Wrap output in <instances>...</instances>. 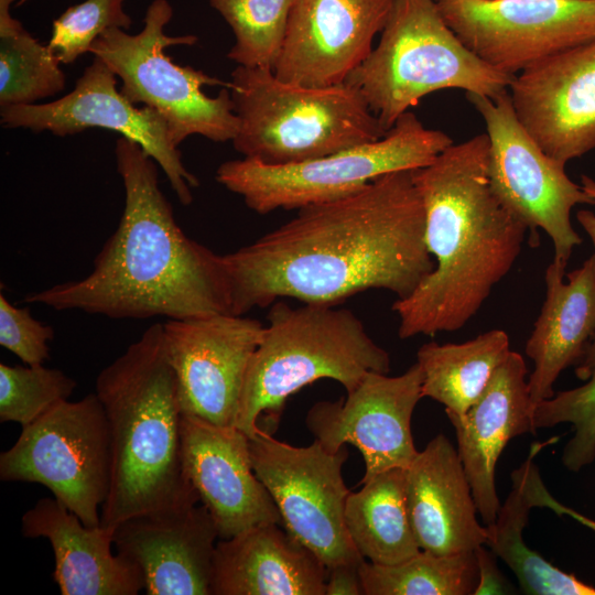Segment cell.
Wrapping results in <instances>:
<instances>
[{"instance_id": "1", "label": "cell", "mask_w": 595, "mask_h": 595, "mask_svg": "<svg viewBox=\"0 0 595 595\" xmlns=\"http://www.w3.org/2000/svg\"><path fill=\"white\" fill-rule=\"evenodd\" d=\"M412 171L387 173L353 194L304 206L223 255L230 314L286 298L335 306L371 289L408 298L435 268Z\"/></svg>"}, {"instance_id": "2", "label": "cell", "mask_w": 595, "mask_h": 595, "mask_svg": "<svg viewBox=\"0 0 595 595\" xmlns=\"http://www.w3.org/2000/svg\"><path fill=\"white\" fill-rule=\"evenodd\" d=\"M115 153L125 208L91 271L28 294L23 302L110 318L230 314L223 255L180 228L159 187L158 163L125 137L117 139Z\"/></svg>"}, {"instance_id": "3", "label": "cell", "mask_w": 595, "mask_h": 595, "mask_svg": "<svg viewBox=\"0 0 595 595\" xmlns=\"http://www.w3.org/2000/svg\"><path fill=\"white\" fill-rule=\"evenodd\" d=\"M488 160L489 139L482 133L412 171L435 268L392 304L402 339L463 327L520 255L529 229L491 191Z\"/></svg>"}, {"instance_id": "4", "label": "cell", "mask_w": 595, "mask_h": 595, "mask_svg": "<svg viewBox=\"0 0 595 595\" xmlns=\"http://www.w3.org/2000/svg\"><path fill=\"white\" fill-rule=\"evenodd\" d=\"M107 418L111 480L100 526L199 502L183 464L177 383L163 324L148 327L96 379Z\"/></svg>"}, {"instance_id": "5", "label": "cell", "mask_w": 595, "mask_h": 595, "mask_svg": "<svg viewBox=\"0 0 595 595\" xmlns=\"http://www.w3.org/2000/svg\"><path fill=\"white\" fill-rule=\"evenodd\" d=\"M259 346L246 370L235 426L248 437L273 434L286 400L318 379L353 391L369 372L388 374L390 357L349 310L283 299L270 305Z\"/></svg>"}, {"instance_id": "6", "label": "cell", "mask_w": 595, "mask_h": 595, "mask_svg": "<svg viewBox=\"0 0 595 595\" xmlns=\"http://www.w3.org/2000/svg\"><path fill=\"white\" fill-rule=\"evenodd\" d=\"M230 83L239 119L234 148L268 165L323 158L388 132L360 90L347 82L305 87L282 82L269 69L238 65Z\"/></svg>"}, {"instance_id": "7", "label": "cell", "mask_w": 595, "mask_h": 595, "mask_svg": "<svg viewBox=\"0 0 595 595\" xmlns=\"http://www.w3.org/2000/svg\"><path fill=\"white\" fill-rule=\"evenodd\" d=\"M378 45L347 78L357 87L385 130L419 100L458 88L496 98L515 76L469 51L446 24L435 0H393Z\"/></svg>"}, {"instance_id": "8", "label": "cell", "mask_w": 595, "mask_h": 595, "mask_svg": "<svg viewBox=\"0 0 595 595\" xmlns=\"http://www.w3.org/2000/svg\"><path fill=\"white\" fill-rule=\"evenodd\" d=\"M172 17L167 0H154L138 34L109 29L95 40L89 52L121 79L120 91L129 101L144 104L164 117L175 147L193 134L215 142L232 141L239 119L229 90L231 83L177 65L165 54L167 46L197 42L194 35H166Z\"/></svg>"}, {"instance_id": "9", "label": "cell", "mask_w": 595, "mask_h": 595, "mask_svg": "<svg viewBox=\"0 0 595 595\" xmlns=\"http://www.w3.org/2000/svg\"><path fill=\"white\" fill-rule=\"evenodd\" d=\"M452 144L448 134L425 128L407 111L377 141L288 165L247 158L227 161L218 166L216 181L264 215L333 201L387 173L424 167Z\"/></svg>"}, {"instance_id": "10", "label": "cell", "mask_w": 595, "mask_h": 595, "mask_svg": "<svg viewBox=\"0 0 595 595\" xmlns=\"http://www.w3.org/2000/svg\"><path fill=\"white\" fill-rule=\"evenodd\" d=\"M0 479L43 485L87 527L100 526L111 480L110 436L95 393L64 400L0 454Z\"/></svg>"}, {"instance_id": "11", "label": "cell", "mask_w": 595, "mask_h": 595, "mask_svg": "<svg viewBox=\"0 0 595 595\" xmlns=\"http://www.w3.org/2000/svg\"><path fill=\"white\" fill-rule=\"evenodd\" d=\"M482 116L489 139L488 176L502 205L526 224L533 237L544 230L553 261L566 267L583 239L571 223L575 205H595V197L574 183L565 164L548 155L519 121L507 93L496 98L466 93Z\"/></svg>"}, {"instance_id": "12", "label": "cell", "mask_w": 595, "mask_h": 595, "mask_svg": "<svg viewBox=\"0 0 595 595\" xmlns=\"http://www.w3.org/2000/svg\"><path fill=\"white\" fill-rule=\"evenodd\" d=\"M252 468L270 493L282 527L310 549L327 569L366 559L355 548L345 523L351 493L343 478L346 446L329 452L317 441L305 447L275 440L259 430L249 437Z\"/></svg>"}, {"instance_id": "13", "label": "cell", "mask_w": 595, "mask_h": 595, "mask_svg": "<svg viewBox=\"0 0 595 595\" xmlns=\"http://www.w3.org/2000/svg\"><path fill=\"white\" fill-rule=\"evenodd\" d=\"M435 1L462 43L510 76L595 41V0Z\"/></svg>"}, {"instance_id": "14", "label": "cell", "mask_w": 595, "mask_h": 595, "mask_svg": "<svg viewBox=\"0 0 595 595\" xmlns=\"http://www.w3.org/2000/svg\"><path fill=\"white\" fill-rule=\"evenodd\" d=\"M0 115L7 128L50 131L58 137L89 128L113 130L140 144L161 166L183 205L192 203V188L199 185L171 141L164 117L150 107L137 108L129 101L117 89L115 73L96 56L67 95L45 104L2 107Z\"/></svg>"}, {"instance_id": "15", "label": "cell", "mask_w": 595, "mask_h": 595, "mask_svg": "<svg viewBox=\"0 0 595 595\" xmlns=\"http://www.w3.org/2000/svg\"><path fill=\"white\" fill-rule=\"evenodd\" d=\"M264 324L217 313L163 324L182 415L235 426L244 378Z\"/></svg>"}, {"instance_id": "16", "label": "cell", "mask_w": 595, "mask_h": 595, "mask_svg": "<svg viewBox=\"0 0 595 595\" xmlns=\"http://www.w3.org/2000/svg\"><path fill=\"white\" fill-rule=\"evenodd\" d=\"M423 374L418 363L390 377L369 372L346 399L320 401L307 411L305 424L323 447L337 452L356 446L365 462L360 484L391 468H407L419 451L411 420L422 394Z\"/></svg>"}, {"instance_id": "17", "label": "cell", "mask_w": 595, "mask_h": 595, "mask_svg": "<svg viewBox=\"0 0 595 595\" xmlns=\"http://www.w3.org/2000/svg\"><path fill=\"white\" fill-rule=\"evenodd\" d=\"M393 0H295L273 74L305 87L343 84L372 51Z\"/></svg>"}, {"instance_id": "18", "label": "cell", "mask_w": 595, "mask_h": 595, "mask_svg": "<svg viewBox=\"0 0 595 595\" xmlns=\"http://www.w3.org/2000/svg\"><path fill=\"white\" fill-rule=\"evenodd\" d=\"M524 129L566 164L595 148V41L517 74L508 87Z\"/></svg>"}, {"instance_id": "19", "label": "cell", "mask_w": 595, "mask_h": 595, "mask_svg": "<svg viewBox=\"0 0 595 595\" xmlns=\"http://www.w3.org/2000/svg\"><path fill=\"white\" fill-rule=\"evenodd\" d=\"M181 437L186 476L213 517L219 539L259 524H282L270 493L252 468L249 437L242 431L182 415Z\"/></svg>"}, {"instance_id": "20", "label": "cell", "mask_w": 595, "mask_h": 595, "mask_svg": "<svg viewBox=\"0 0 595 595\" xmlns=\"http://www.w3.org/2000/svg\"><path fill=\"white\" fill-rule=\"evenodd\" d=\"M218 540L202 504L131 517L113 534L117 553L141 570L147 595H210Z\"/></svg>"}, {"instance_id": "21", "label": "cell", "mask_w": 595, "mask_h": 595, "mask_svg": "<svg viewBox=\"0 0 595 595\" xmlns=\"http://www.w3.org/2000/svg\"><path fill=\"white\" fill-rule=\"evenodd\" d=\"M527 374L523 357L510 350L477 401L462 416L448 419L455 429L456 450L485 526L494 523L501 505L495 484L500 454L511 439L536 433Z\"/></svg>"}, {"instance_id": "22", "label": "cell", "mask_w": 595, "mask_h": 595, "mask_svg": "<svg viewBox=\"0 0 595 595\" xmlns=\"http://www.w3.org/2000/svg\"><path fill=\"white\" fill-rule=\"evenodd\" d=\"M410 523L422 551L454 554L486 544V526L457 450L443 434L433 437L404 468Z\"/></svg>"}, {"instance_id": "23", "label": "cell", "mask_w": 595, "mask_h": 595, "mask_svg": "<svg viewBox=\"0 0 595 595\" xmlns=\"http://www.w3.org/2000/svg\"><path fill=\"white\" fill-rule=\"evenodd\" d=\"M115 528L85 526L54 497L37 500L21 518L23 537L50 541L53 580L62 595H137L144 589L141 570L111 552Z\"/></svg>"}, {"instance_id": "24", "label": "cell", "mask_w": 595, "mask_h": 595, "mask_svg": "<svg viewBox=\"0 0 595 595\" xmlns=\"http://www.w3.org/2000/svg\"><path fill=\"white\" fill-rule=\"evenodd\" d=\"M326 565L280 523L219 539L210 595H325Z\"/></svg>"}, {"instance_id": "25", "label": "cell", "mask_w": 595, "mask_h": 595, "mask_svg": "<svg viewBox=\"0 0 595 595\" xmlns=\"http://www.w3.org/2000/svg\"><path fill=\"white\" fill-rule=\"evenodd\" d=\"M555 261L545 270V299L526 354L533 361L528 380L531 401L554 396L560 374L576 365L595 334V256L566 274Z\"/></svg>"}, {"instance_id": "26", "label": "cell", "mask_w": 595, "mask_h": 595, "mask_svg": "<svg viewBox=\"0 0 595 595\" xmlns=\"http://www.w3.org/2000/svg\"><path fill=\"white\" fill-rule=\"evenodd\" d=\"M559 437L531 444L522 464L511 473V489L494 523L486 526V544L516 575L523 594L595 595V587L548 562L523 541L522 532L534 501L532 477L539 469L534 459L541 450Z\"/></svg>"}, {"instance_id": "27", "label": "cell", "mask_w": 595, "mask_h": 595, "mask_svg": "<svg viewBox=\"0 0 595 595\" xmlns=\"http://www.w3.org/2000/svg\"><path fill=\"white\" fill-rule=\"evenodd\" d=\"M350 493L345 523L351 542L363 558L379 565L401 563L421 549L407 508L404 468H391Z\"/></svg>"}, {"instance_id": "28", "label": "cell", "mask_w": 595, "mask_h": 595, "mask_svg": "<svg viewBox=\"0 0 595 595\" xmlns=\"http://www.w3.org/2000/svg\"><path fill=\"white\" fill-rule=\"evenodd\" d=\"M509 353V336L502 329L488 331L461 344L422 345L416 363L423 374V398L442 403L448 419L462 416Z\"/></svg>"}, {"instance_id": "29", "label": "cell", "mask_w": 595, "mask_h": 595, "mask_svg": "<svg viewBox=\"0 0 595 595\" xmlns=\"http://www.w3.org/2000/svg\"><path fill=\"white\" fill-rule=\"evenodd\" d=\"M15 0H0V106L31 105L61 93L65 74L48 46L10 13Z\"/></svg>"}, {"instance_id": "30", "label": "cell", "mask_w": 595, "mask_h": 595, "mask_svg": "<svg viewBox=\"0 0 595 595\" xmlns=\"http://www.w3.org/2000/svg\"><path fill=\"white\" fill-rule=\"evenodd\" d=\"M364 595H470L479 570L474 551L434 554L420 551L393 565L360 564Z\"/></svg>"}, {"instance_id": "31", "label": "cell", "mask_w": 595, "mask_h": 595, "mask_svg": "<svg viewBox=\"0 0 595 595\" xmlns=\"http://www.w3.org/2000/svg\"><path fill=\"white\" fill-rule=\"evenodd\" d=\"M294 1L209 0L235 35L227 57L239 66L273 72Z\"/></svg>"}, {"instance_id": "32", "label": "cell", "mask_w": 595, "mask_h": 595, "mask_svg": "<svg viewBox=\"0 0 595 595\" xmlns=\"http://www.w3.org/2000/svg\"><path fill=\"white\" fill-rule=\"evenodd\" d=\"M76 381L62 370L0 364V422L31 424L57 403L68 400Z\"/></svg>"}, {"instance_id": "33", "label": "cell", "mask_w": 595, "mask_h": 595, "mask_svg": "<svg viewBox=\"0 0 595 595\" xmlns=\"http://www.w3.org/2000/svg\"><path fill=\"white\" fill-rule=\"evenodd\" d=\"M532 421L536 431L572 423L574 435L563 448L562 463L572 472L591 464L595 459V378L539 402Z\"/></svg>"}, {"instance_id": "34", "label": "cell", "mask_w": 595, "mask_h": 595, "mask_svg": "<svg viewBox=\"0 0 595 595\" xmlns=\"http://www.w3.org/2000/svg\"><path fill=\"white\" fill-rule=\"evenodd\" d=\"M125 0H86L66 9L53 21L47 44L61 64H72L90 51L95 40L113 28L128 30L132 20Z\"/></svg>"}, {"instance_id": "35", "label": "cell", "mask_w": 595, "mask_h": 595, "mask_svg": "<svg viewBox=\"0 0 595 595\" xmlns=\"http://www.w3.org/2000/svg\"><path fill=\"white\" fill-rule=\"evenodd\" d=\"M51 325L35 320L29 307H18L0 294V345L25 365L36 366L50 358Z\"/></svg>"}, {"instance_id": "36", "label": "cell", "mask_w": 595, "mask_h": 595, "mask_svg": "<svg viewBox=\"0 0 595 595\" xmlns=\"http://www.w3.org/2000/svg\"><path fill=\"white\" fill-rule=\"evenodd\" d=\"M487 544L474 550L479 570V581L474 594H505L509 593V584L496 565V555Z\"/></svg>"}, {"instance_id": "37", "label": "cell", "mask_w": 595, "mask_h": 595, "mask_svg": "<svg viewBox=\"0 0 595 595\" xmlns=\"http://www.w3.org/2000/svg\"><path fill=\"white\" fill-rule=\"evenodd\" d=\"M363 562L344 563L327 569L325 595H364L360 577Z\"/></svg>"}, {"instance_id": "38", "label": "cell", "mask_w": 595, "mask_h": 595, "mask_svg": "<svg viewBox=\"0 0 595 595\" xmlns=\"http://www.w3.org/2000/svg\"><path fill=\"white\" fill-rule=\"evenodd\" d=\"M532 497L534 507H547L559 516H569L595 532V520L559 502L547 489L542 482L540 472L534 475L532 480Z\"/></svg>"}, {"instance_id": "39", "label": "cell", "mask_w": 595, "mask_h": 595, "mask_svg": "<svg viewBox=\"0 0 595 595\" xmlns=\"http://www.w3.org/2000/svg\"><path fill=\"white\" fill-rule=\"evenodd\" d=\"M582 186L588 194L595 197L594 180L586 175H582ZM576 219L591 238L595 249V214L592 210L581 209L576 213Z\"/></svg>"}, {"instance_id": "40", "label": "cell", "mask_w": 595, "mask_h": 595, "mask_svg": "<svg viewBox=\"0 0 595 595\" xmlns=\"http://www.w3.org/2000/svg\"><path fill=\"white\" fill-rule=\"evenodd\" d=\"M575 375L583 381L595 378V334L583 356L575 365Z\"/></svg>"}, {"instance_id": "41", "label": "cell", "mask_w": 595, "mask_h": 595, "mask_svg": "<svg viewBox=\"0 0 595 595\" xmlns=\"http://www.w3.org/2000/svg\"><path fill=\"white\" fill-rule=\"evenodd\" d=\"M26 1H29V0H20V1L18 2V6H21V4L25 3Z\"/></svg>"}]
</instances>
